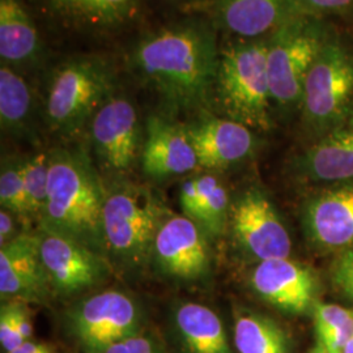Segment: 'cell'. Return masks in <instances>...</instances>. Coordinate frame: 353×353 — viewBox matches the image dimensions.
Here are the masks:
<instances>
[{
	"instance_id": "6da1fadb",
	"label": "cell",
	"mask_w": 353,
	"mask_h": 353,
	"mask_svg": "<svg viewBox=\"0 0 353 353\" xmlns=\"http://www.w3.org/2000/svg\"><path fill=\"white\" fill-rule=\"evenodd\" d=\"M220 52L214 33L201 24H176L141 38L130 64L166 101L192 108L214 90Z\"/></svg>"
},
{
	"instance_id": "7a4b0ae2",
	"label": "cell",
	"mask_w": 353,
	"mask_h": 353,
	"mask_svg": "<svg viewBox=\"0 0 353 353\" xmlns=\"http://www.w3.org/2000/svg\"><path fill=\"white\" fill-rule=\"evenodd\" d=\"M49 153L48 204L38 230L77 241L108 258L102 229L106 189L92 161L75 150Z\"/></svg>"
},
{
	"instance_id": "3957f363",
	"label": "cell",
	"mask_w": 353,
	"mask_h": 353,
	"mask_svg": "<svg viewBox=\"0 0 353 353\" xmlns=\"http://www.w3.org/2000/svg\"><path fill=\"white\" fill-rule=\"evenodd\" d=\"M170 214L152 190L118 183L106 190L102 229L106 254L127 268H140L152 258L156 234Z\"/></svg>"
},
{
	"instance_id": "277c9868",
	"label": "cell",
	"mask_w": 353,
	"mask_h": 353,
	"mask_svg": "<svg viewBox=\"0 0 353 353\" xmlns=\"http://www.w3.org/2000/svg\"><path fill=\"white\" fill-rule=\"evenodd\" d=\"M214 90L229 119L250 130H270L267 41L232 45L220 51Z\"/></svg>"
},
{
	"instance_id": "5b68a950",
	"label": "cell",
	"mask_w": 353,
	"mask_h": 353,
	"mask_svg": "<svg viewBox=\"0 0 353 353\" xmlns=\"http://www.w3.org/2000/svg\"><path fill=\"white\" fill-rule=\"evenodd\" d=\"M114 71L99 57H77L51 72L45 113L52 131L72 137L113 96Z\"/></svg>"
},
{
	"instance_id": "8992f818",
	"label": "cell",
	"mask_w": 353,
	"mask_h": 353,
	"mask_svg": "<svg viewBox=\"0 0 353 353\" xmlns=\"http://www.w3.org/2000/svg\"><path fill=\"white\" fill-rule=\"evenodd\" d=\"M328 37L316 17L290 16L267 41V70L271 101L292 110L303 105V87Z\"/></svg>"
},
{
	"instance_id": "52a82bcc",
	"label": "cell",
	"mask_w": 353,
	"mask_h": 353,
	"mask_svg": "<svg viewBox=\"0 0 353 353\" xmlns=\"http://www.w3.org/2000/svg\"><path fill=\"white\" fill-rule=\"evenodd\" d=\"M67 328L84 353H103L141 331L139 303L125 292L106 290L84 297L67 312Z\"/></svg>"
},
{
	"instance_id": "ba28073f",
	"label": "cell",
	"mask_w": 353,
	"mask_h": 353,
	"mask_svg": "<svg viewBox=\"0 0 353 353\" xmlns=\"http://www.w3.org/2000/svg\"><path fill=\"white\" fill-rule=\"evenodd\" d=\"M303 117L325 132L353 109V52L331 38L316 57L306 76Z\"/></svg>"
},
{
	"instance_id": "9c48e42d",
	"label": "cell",
	"mask_w": 353,
	"mask_h": 353,
	"mask_svg": "<svg viewBox=\"0 0 353 353\" xmlns=\"http://www.w3.org/2000/svg\"><path fill=\"white\" fill-rule=\"evenodd\" d=\"M39 250L51 292L68 297L96 288L110 272L109 259L61 234L38 230Z\"/></svg>"
},
{
	"instance_id": "30bf717a",
	"label": "cell",
	"mask_w": 353,
	"mask_h": 353,
	"mask_svg": "<svg viewBox=\"0 0 353 353\" xmlns=\"http://www.w3.org/2000/svg\"><path fill=\"white\" fill-rule=\"evenodd\" d=\"M229 220L239 243L259 262L290 258V233L261 190L245 191L230 207Z\"/></svg>"
},
{
	"instance_id": "8fae6325",
	"label": "cell",
	"mask_w": 353,
	"mask_h": 353,
	"mask_svg": "<svg viewBox=\"0 0 353 353\" xmlns=\"http://www.w3.org/2000/svg\"><path fill=\"white\" fill-rule=\"evenodd\" d=\"M90 139L106 172L122 174L135 164L140 150V126L134 105L110 96L90 119Z\"/></svg>"
},
{
	"instance_id": "7c38bea8",
	"label": "cell",
	"mask_w": 353,
	"mask_h": 353,
	"mask_svg": "<svg viewBox=\"0 0 353 353\" xmlns=\"http://www.w3.org/2000/svg\"><path fill=\"white\" fill-rule=\"evenodd\" d=\"M152 259L172 278H203L210 270L205 233L188 216L169 214L156 234Z\"/></svg>"
},
{
	"instance_id": "4fadbf2b",
	"label": "cell",
	"mask_w": 353,
	"mask_h": 353,
	"mask_svg": "<svg viewBox=\"0 0 353 353\" xmlns=\"http://www.w3.org/2000/svg\"><path fill=\"white\" fill-rule=\"evenodd\" d=\"M52 293L41 258L39 234L24 232L0 248V294L4 301L41 303Z\"/></svg>"
},
{
	"instance_id": "5bb4252c",
	"label": "cell",
	"mask_w": 353,
	"mask_h": 353,
	"mask_svg": "<svg viewBox=\"0 0 353 353\" xmlns=\"http://www.w3.org/2000/svg\"><path fill=\"white\" fill-rule=\"evenodd\" d=\"M252 287L265 303L284 313L306 314L316 303L313 274L290 258L259 262L252 271Z\"/></svg>"
},
{
	"instance_id": "9a60e30c",
	"label": "cell",
	"mask_w": 353,
	"mask_h": 353,
	"mask_svg": "<svg viewBox=\"0 0 353 353\" xmlns=\"http://www.w3.org/2000/svg\"><path fill=\"white\" fill-rule=\"evenodd\" d=\"M186 130L198 164L208 170H220L240 163L254 147L252 130L229 118L205 117Z\"/></svg>"
},
{
	"instance_id": "2e32d148",
	"label": "cell",
	"mask_w": 353,
	"mask_h": 353,
	"mask_svg": "<svg viewBox=\"0 0 353 353\" xmlns=\"http://www.w3.org/2000/svg\"><path fill=\"white\" fill-rule=\"evenodd\" d=\"M305 227L316 246L353 249V183L318 194L305 208Z\"/></svg>"
},
{
	"instance_id": "e0dca14e",
	"label": "cell",
	"mask_w": 353,
	"mask_h": 353,
	"mask_svg": "<svg viewBox=\"0 0 353 353\" xmlns=\"http://www.w3.org/2000/svg\"><path fill=\"white\" fill-rule=\"evenodd\" d=\"M141 164L148 176L157 178L186 174L199 166L186 127L161 117H150Z\"/></svg>"
},
{
	"instance_id": "ac0fdd59",
	"label": "cell",
	"mask_w": 353,
	"mask_h": 353,
	"mask_svg": "<svg viewBox=\"0 0 353 353\" xmlns=\"http://www.w3.org/2000/svg\"><path fill=\"white\" fill-rule=\"evenodd\" d=\"M299 166L316 181H353V109L303 153Z\"/></svg>"
},
{
	"instance_id": "d6986e66",
	"label": "cell",
	"mask_w": 353,
	"mask_h": 353,
	"mask_svg": "<svg viewBox=\"0 0 353 353\" xmlns=\"http://www.w3.org/2000/svg\"><path fill=\"white\" fill-rule=\"evenodd\" d=\"M292 0H219L221 26L236 36L261 37L290 17Z\"/></svg>"
},
{
	"instance_id": "ffe728a7",
	"label": "cell",
	"mask_w": 353,
	"mask_h": 353,
	"mask_svg": "<svg viewBox=\"0 0 353 353\" xmlns=\"http://www.w3.org/2000/svg\"><path fill=\"white\" fill-rule=\"evenodd\" d=\"M176 338L185 353H232L220 316L199 303H182L174 312Z\"/></svg>"
},
{
	"instance_id": "44dd1931",
	"label": "cell",
	"mask_w": 353,
	"mask_h": 353,
	"mask_svg": "<svg viewBox=\"0 0 353 353\" xmlns=\"http://www.w3.org/2000/svg\"><path fill=\"white\" fill-rule=\"evenodd\" d=\"M39 50L37 28L19 0H0V57L3 64L32 61Z\"/></svg>"
},
{
	"instance_id": "7402d4cb",
	"label": "cell",
	"mask_w": 353,
	"mask_h": 353,
	"mask_svg": "<svg viewBox=\"0 0 353 353\" xmlns=\"http://www.w3.org/2000/svg\"><path fill=\"white\" fill-rule=\"evenodd\" d=\"M64 20L87 28L122 26L138 10L139 0H45Z\"/></svg>"
},
{
	"instance_id": "603a6c76",
	"label": "cell",
	"mask_w": 353,
	"mask_h": 353,
	"mask_svg": "<svg viewBox=\"0 0 353 353\" xmlns=\"http://www.w3.org/2000/svg\"><path fill=\"white\" fill-rule=\"evenodd\" d=\"M233 339L239 353H290V338L274 319L252 310L234 312Z\"/></svg>"
},
{
	"instance_id": "cb8c5ba5",
	"label": "cell",
	"mask_w": 353,
	"mask_h": 353,
	"mask_svg": "<svg viewBox=\"0 0 353 353\" xmlns=\"http://www.w3.org/2000/svg\"><path fill=\"white\" fill-rule=\"evenodd\" d=\"M33 113L32 92L24 77L11 65L0 68V123L3 131L14 137L28 135Z\"/></svg>"
},
{
	"instance_id": "d4e9b609",
	"label": "cell",
	"mask_w": 353,
	"mask_h": 353,
	"mask_svg": "<svg viewBox=\"0 0 353 353\" xmlns=\"http://www.w3.org/2000/svg\"><path fill=\"white\" fill-rule=\"evenodd\" d=\"M196 182L201 203L195 223L202 228L205 236L217 237L224 232L230 217L227 190L219 178L212 174L196 176Z\"/></svg>"
},
{
	"instance_id": "484cf974",
	"label": "cell",
	"mask_w": 353,
	"mask_h": 353,
	"mask_svg": "<svg viewBox=\"0 0 353 353\" xmlns=\"http://www.w3.org/2000/svg\"><path fill=\"white\" fill-rule=\"evenodd\" d=\"M316 339L328 353H343L353 336V309L316 303L313 309Z\"/></svg>"
},
{
	"instance_id": "4316f807",
	"label": "cell",
	"mask_w": 353,
	"mask_h": 353,
	"mask_svg": "<svg viewBox=\"0 0 353 353\" xmlns=\"http://www.w3.org/2000/svg\"><path fill=\"white\" fill-rule=\"evenodd\" d=\"M50 153L37 152L23 163V178L26 188V208L29 223L39 224L46 204L49 189Z\"/></svg>"
},
{
	"instance_id": "83f0119b",
	"label": "cell",
	"mask_w": 353,
	"mask_h": 353,
	"mask_svg": "<svg viewBox=\"0 0 353 353\" xmlns=\"http://www.w3.org/2000/svg\"><path fill=\"white\" fill-rule=\"evenodd\" d=\"M33 322L26 303L6 301L0 309V343L6 353L32 341Z\"/></svg>"
},
{
	"instance_id": "f1b7e54d",
	"label": "cell",
	"mask_w": 353,
	"mask_h": 353,
	"mask_svg": "<svg viewBox=\"0 0 353 353\" xmlns=\"http://www.w3.org/2000/svg\"><path fill=\"white\" fill-rule=\"evenodd\" d=\"M23 161L16 159L3 160L0 173V204L1 208L29 223L26 208V188L23 178Z\"/></svg>"
},
{
	"instance_id": "f546056e",
	"label": "cell",
	"mask_w": 353,
	"mask_h": 353,
	"mask_svg": "<svg viewBox=\"0 0 353 353\" xmlns=\"http://www.w3.org/2000/svg\"><path fill=\"white\" fill-rule=\"evenodd\" d=\"M353 0H292L290 16H310L339 13L352 7Z\"/></svg>"
},
{
	"instance_id": "4dcf8cb0",
	"label": "cell",
	"mask_w": 353,
	"mask_h": 353,
	"mask_svg": "<svg viewBox=\"0 0 353 353\" xmlns=\"http://www.w3.org/2000/svg\"><path fill=\"white\" fill-rule=\"evenodd\" d=\"M103 353H165L163 345L150 334L141 332L108 348Z\"/></svg>"
},
{
	"instance_id": "1f68e13d",
	"label": "cell",
	"mask_w": 353,
	"mask_h": 353,
	"mask_svg": "<svg viewBox=\"0 0 353 353\" xmlns=\"http://www.w3.org/2000/svg\"><path fill=\"white\" fill-rule=\"evenodd\" d=\"M334 284L353 301V249L341 252L332 265Z\"/></svg>"
},
{
	"instance_id": "d6a6232c",
	"label": "cell",
	"mask_w": 353,
	"mask_h": 353,
	"mask_svg": "<svg viewBox=\"0 0 353 353\" xmlns=\"http://www.w3.org/2000/svg\"><path fill=\"white\" fill-rule=\"evenodd\" d=\"M179 203L183 214L188 216L191 220L196 221V217L199 214V190L196 176L186 181L179 191Z\"/></svg>"
},
{
	"instance_id": "836d02e7",
	"label": "cell",
	"mask_w": 353,
	"mask_h": 353,
	"mask_svg": "<svg viewBox=\"0 0 353 353\" xmlns=\"http://www.w3.org/2000/svg\"><path fill=\"white\" fill-rule=\"evenodd\" d=\"M16 214L1 208L0 211V246L7 245L8 242L14 240L20 232H17V221ZM19 219V217H17Z\"/></svg>"
},
{
	"instance_id": "e575fe53",
	"label": "cell",
	"mask_w": 353,
	"mask_h": 353,
	"mask_svg": "<svg viewBox=\"0 0 353 353\" xmlns=\"http://www.w3.org/2000/svg\"><path fill=\"white\" fill-rule=\"evenodd\" d=\"M10 353H54L52 350L45 344L36 343L33 341H28L23 343L20 347H17L14 351Z\"/></svg>"
},
{
	"instance_id": "d590c367",
	"label": "cell",
	"mask_w": 353,
	"mask_h": 353,
	"mask_svg": "<svg viewBox=\"0 0 353 353\" xmlns=\"http://www.w3.org/2000/svg\"><path fill=\"white\" fill-rule=\"evenodd\" d=\"M309 353H328L327 350L321 344V343H318L316 341V345H314V348L310 351Z\"/></svg>"
},
{
	"instance_id": "8d00e7d4",
	"label": "cell",
	"mask_w": 353,
	"mask_h": 353,
	"mask_svg": "<svg viewBox=\"0 0 353 353\" xmlns=\"http://www.w3.org/2000/svg\"><path fill=\"white\" fill-rule=\"evenodd\" d=\"M343 353H353V336L350 339V341L345 344Z\"/></svg>"
}]
</instances>
